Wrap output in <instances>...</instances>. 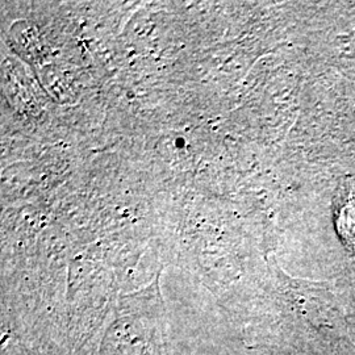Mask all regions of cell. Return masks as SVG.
<instances>
[{
  "instance_id": "1",
  "label": "cell",
  "mask_w": 355,
  "mask_h": 355,
  "mask_svg": "<svg viewBox=\"0 0 355 355\" xmlns=\"http://www.w3.org/2000/svg\"><path fill=\"white\" fill-rule=\"evenodd\" d=\"M95 355H168L167 318L158 279L116 302Z\"/></svg>"
},
{
  "instance_id": "2",
  "label": "cell",
  "mask_w": 355,
  "mask_h": 355,
  "mask_svg": "<svg viewBox=\"0 0 355 355\" xmlns=\"http://www.w3.org/2000/svg\"><path fill=\"white\" fill-rule=\"evenodd\" d=\"M1 355H40L10 336H3Z\"/></svg>"
}]
</instances>
